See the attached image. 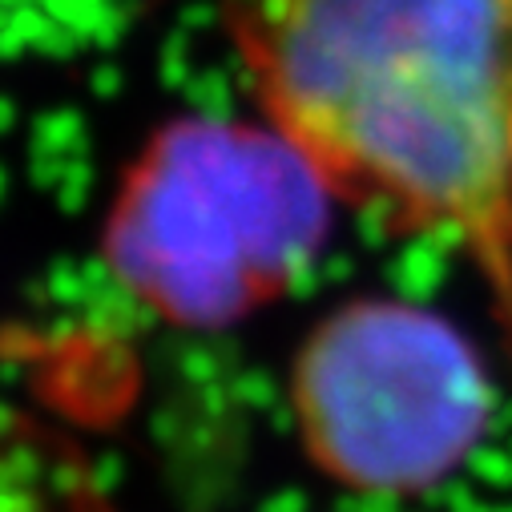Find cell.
Here are the masks:
<instances>
[{"label": "cell", "mask_w": 512, "mask_h": 512, "mask_svg": "<svg viewBox=\"0 0 512 512\" xmlns=\"http://www.w3.org/2000/svg\"><path fill=\"white\" fill-rule=\"evenodd\" d=\"M226 29L331 202L444 242L512 319V0H226Z\"/></svg>", "instance_id": "obj_1"}, {"label": "cell", "mask_w": 512, "mask_h": 512, "mask_svg": "<svg viewBox=\"0 0 512 512\" xmlns=\"http://www.w3.org/2000/svg\"><path fill=\"white\" fill-rule=\"evenodd\" d=\"M327 210L331 194L271 125L186 117L125 170L105 259L166 323L230 327L315 263Z\"/></svg>", "instance_id": "obj_2"}, {"label": "cell", "mask_w": 512, "mask_h": 512, "mask_svg": "<svg viewBox=\"0 0 512 512\" xmlns=\"http://www.w3.org/2000/svg\"><path fill=\"white\" fill-rule=\"evenodd\" d=\"M291 404L307 456L343 488L404 496L448 480L488 424L464 335L400 299H355L303 343Z\"/></svg>", "instance_id": "obj_3"}, {"label": "cell", "mask_w": 512, "mask_h": 512, "mask_svg": "<svg viewBox=\"0 0 512 512\" xmlns=\"http://www.w3.org/2000/svg\"><path fill=\"white\" fill-rule=\"evenodd\" d=\"M0 512H117L81 444L53 420L0 400Z\"/></svg>", "instance_id": "obj_4"}]
</instances>
